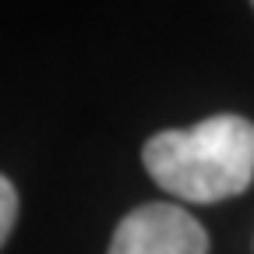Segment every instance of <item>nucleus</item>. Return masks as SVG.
<instances>
[{"instance_id":"nucleus-3","label":"nucleus","mask_w":254,"mask_h":254,"mask_svg":"<svg viewBox=\"0 0 254 254\" xmlns=\"http://www.w3.org/2000/svg\"><path fill=\"white\" fill-rule=\"evenodd\" d=\"M14 222H18V190L4 173H0V247H4V240L11 237Z\"/></svg>"},{"instance_id":"nucleus-1","label":"nucleus","mask_w":254,"mask_h":254,"mask_svg":"<svg viewBox=\"0 0 254 254\" xmlns=\"http://www.w3.org/2000/svg\"><path fill=\"white\" fill-rule=\"evenodd\" d=\"M141 163L166 194L187 205L237 198L254 180V124L215 113L194 127L159 131L145 141Z\"/></svg>"},{"instance_id":"nucleus-2","label":"nucleus","mask_w":254,"mask_h":254,"mask_svg":"<svg viewBox=\"0 0 254 254\" xmlns=\"http://www.w3.org/2000/svg\"><path fill=\"white\" fill-rule=\"evenodd\" d=\"M106 254H208V233L180 205L148 201L117 222Z\"/></svg>"},{"instance_id":"nucleus-4","label":"nucleus","mask_w":254,"mask_h":254,"mask_svg":"<svg viewBox=\"0 0 254 254\" xmlns=\"http://www.w3.org/2000/svg\"><path fill=\"white\" fill-rule=\"evenodd\" d=\"M251 4H254V0H251Z\"/></svg>"}]
</instances>
